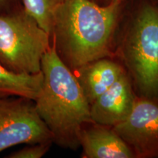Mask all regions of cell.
<instances>
[{
  "mask_svg": "<svg viewBox=\"0 0 158 158\" xmlns=\"http://www.w3.org/2000/svg\"><path fill=\"white\" fill-rule=\"evenodd\" d=\"M120 4L100 6L91 0H63L53 19L51 41L72 71L110 56Z\"/></svg>",
  "mask_w": 158,
  "mask_h": 158,
  "instance_id": "cell-1",
  "label": "cell"
},
{
  "mask_svg": "<svg viewBox=\"0 0 158 158\" xmlns=\"http://www.w3.org/2000/svg\"><path fill=\"white\" fill-rule=\"evenodd\" d=\"M42 89L35 108L53 136V143L63 148L80 147L79 135L84 125L94 122L90 104L76 75L62 62L54 45L43 55Z\"/></svg>",
  "mask_w": 158,
  "mask_h": 158,
  "instance_id": "cell-2",
  "label": "cell"
},
{
  "mask_svg": "<svg viewBox=\"0 0 158 158\" xmlns=\"http://www.w3.org/2000/svg\"><path fill=\"white\" fill-rule=\"evenodd\" d=\"M119 51L140 96L158 102V5L140 8Z\"/></svg>",
  "mask_w": 158,
  "mask_h": 158,
  "instance_id": "cell-3",
  "label": "cell"
},
{
  "mask_svg": "<svg viewBox=\"0 0 158 158\" xmlns=\"http://www.w3.org/2000/svg\"><path fill=\"white\" fill-rule=\"evenodd\" d=\"M51 37L23 7L0 14V63L18 73L41 71Z\"/></svg>",
  "mask_w": 158,
  "mask_h": 158,
  "instance_id": "cell-4",
  "label": "cell"
},
{
  "mask_svg": "<svg viewBox=\"0 0 158 158\" xmlns=\"http://www.w3.org/2000/svg\"><path fill=\"white\" fill-rule=\"evenodd\" d=\"M52 143L50 130L35 102L21 97H0V152L20 144Z\"/></svg>",
  "mask_w": 158,
  "mask_h": 158,
  "instance_id": "cell-5",
  "label": "cell"
},
{
  "mask_svg": "<svg viewBox=\"0 0 158 158\" xmlns=\"http://www.w3.org/2000/svg\"><path fill=\"white\" fill-rule=\"evenodd\" d=\"M137 158L158 157V102L136 96L130 115L113 127Z\"/></svg>",
  "mask_w": 158,
  "mask_h": 158,
  "instance_id": "cell-6",
  "label": "cell"
},
{
  "mask_svg": "<svg viewBox=\"0 0 158 158\" xmlns=\"http://www.w3.org/2000/svg\"><path fill=\"white\" fill-rule=\"evenodd\" d=\"M135 98L131 78L124 72L108 89L90 105L92 121L114 127L130 115Z\"/></svg>",
  "mask_w": 158,
  "mask_h": 158,
  "instance_id": "cell-7",
  "label": "cell"
},
{
  "mask_svg": "<svg viewBox=\"0 0 158 158\" xmlns=\"http://www.w3.org/2000/svg\"><path fill=\"white\" fill-rule=\"evenodd\" d=\"M79 143L86 158H135L129 146L113 127L92 122L84 125L79 135Z\"/></svg>",
  "mask_w": 158,
  "mask_h": 158,
  "instance_id": "cell-8",
  "label": "cell"
},
{
  "mask_svg": "<svg viewBox=\"0 0 158 158\" xmlns=\"http://www.w3.org/2000/svg\"><path fill=\"white\" fill-rule=\"evenodd\" d=\"M73 72L91 105L126 71L121 64L106 57L83 65Z\"/></svg>",
  "mask_w": 158,
  "mask_h": 158,
  "instance_id": "cell-9",
  "label": "cell"
},
{
  "mask_svg": "<svg viewBox=\"0 0 158 158\" xmlns=\"http://www.w3.org/2000/svg\"><path fill=\"white\" fill-rule=\"evenodd\" d=\"M43 82L42 71L35 74L18 73L0 63V97H21L35 101Z\"/></svg>",
  "mask_w": 158,
  "mask_h": 158,
  "instance_id": "cell-10",
  "label": "cell"
},
{
  "mask_svg": "<svg viewBox=\"0 0 158 158\" xmlns=\"http://www.w3.org/2000/svg\"><path fill=\"white\" fill-rule=\"evenodd\" d=\"M63 0H21L24 10L51 35L55 11Z\"/></svg>",
  "mask_w": 158,
  "mask_h": 158,
  "instance_id": "cell-11",
  "label": "cell"
},
{
  "mask_svg": "<svg viewBox=\"0 0 158 158\" xmlns=\"http://www.w3.org/2000/svg\"><path fill=\"white\" fill-rule=\"evenodd\" d=\"M52 143L30 144L28 147L10 154L8 158H41L48 152Z\"/></svg>",
  "mask_w": 158,
  "mask_h": 158,
  "instance_id": "cell-12",
  "label": "cell"
},
{
  "mask_svg": "<svg viewBox=\"0 0 158 158\" xmlns=\"http://www.w3.org/2000/svg\"><path fill=\"white\" fill-rule=\"evenodd\" d=\"M21 7V0H0V14L9 13Z\"/></svg>",
  "mask_w": 158,
  "mask_h": 158,
  "instance_id": "cell-13",
  "label": "cell"
},
{
  "mask_svg": "<svg viewBox=\"0 0 158 158\" xmlns=\"http://www.w3.org/2000/svg\"><path fill=\"white\" fill-rule=\"evenodd\" d=\"M110 1H114V2H118V3L121 4L122 2V1H123V0H110Z\"/></svg>",
  "mask_w": 158,
  "mask_h": 158,
  "instance_id": "cell-14",
  "label": "cell"
}]
</instances>
